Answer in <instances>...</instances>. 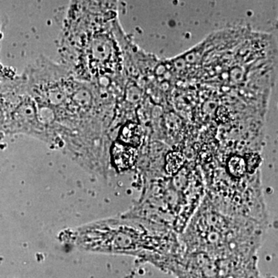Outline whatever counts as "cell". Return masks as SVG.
<instances>
[{
  "label": "cell",
  "instance_id": "obj_1",
  "mask_svg": "<svg viewBox=\"0 0 278 278\" xmlns=\"http://www.w3.org/2000/svg\"><path fill=\"white\" fill-rule=\"evenodd\" d=\"M113 158L117 167L120 169H127L135 161V151L132 147L116 144L113 148Z\"/></svg>",
  "mask_w": 278,
  "mask_h": 278
},
{
  "label": "cell",
  "instance_id": "obj_4",
  "mask_svg": "<svg viewBox=\"0 0 278 278\" xmlns=\"http://www.w3.org/2000/svg\"><path fill=\"white\" fill-rule=\"evenodd\" d=\"M228 170L234 177H241L246 172V164L243 158L234 156L228 162Z\"/></svg>",
  "mask_w": 278,
  "mask_h": 278
},
{
  "label": "cell",
  "instance_id": "obj_2",
  "mask_svg": "<svg viewBox=\"0 0 278 278\" xmlns=\"http://www.w3.org/2000/svg\"><path fill=\"white\" fill-rule=\"evenodd\" d=\"M121 138L126 143L133 146H138L142 142V129L140 126L134 123L127 125L121 132Z\"/></svg>",
  "mask_w": 278,
  "mask_h": 278
},
{
  "label": "cell",
  "instance_id": "obj_3",
  "mask_svg": "<svg viewBox=\"0 0 278 278\" xmlns=\"http://www.w3.org/2000/svg\"><path fill=\"white\" fill-rule=\"evenodd\" d=\"M186 162V158L184 155L180 151H170L166 156L165 167L166 171L169 175H175L182 169Z\"/></svg>",
  "mask_w": 278,
  "mask_h": 278
}]
</instances>
